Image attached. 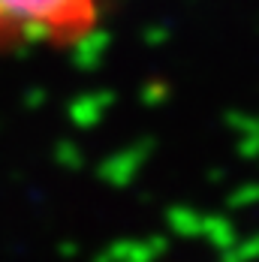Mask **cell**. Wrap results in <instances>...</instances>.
<instances>
[{
	"mask_svg": "<svg viewBox=\"0 0 259 262\" xmlns=\"http://www.w3.org/2000/svg\"><path fill=\"white\" fill-rule=\"evenodd\" d=\"M100 15L103 0H0V46H73Z\"/></svg>",
	"mask_w": 259,
	"mask_h": 262,
	"instance_id": "1",
	"label": "cell"
}]
</instances>
